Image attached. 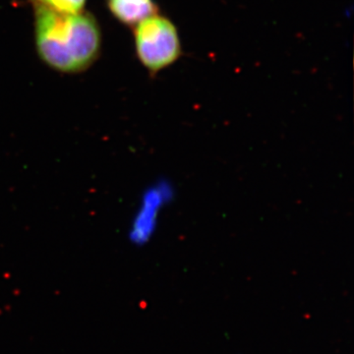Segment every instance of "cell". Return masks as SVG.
<instances>
[{"label": "cell", "mask_w": 354, "mask_h": 354, "mask_svg": "<svg viewBox=\"0 0 354 354\" xmlns=\"http://www.w3.org/2000/svg\"><path fill=\"white\" fill-rule=\"evenodd\" d=\"M34 9L35 44L39 59L64 74L82 73L101 55L102 31L88 11L64 14L41 6Z\"/></svg>", "instance_id": "obj_1"}, {"label": "cell", "mask_w": 354, "mask_h": 354, "mask_svg": "<svg viewBox=\"0 0 354 354\" xmlns=\"http://www.w3.org/2000/svg\"><path fill=\"white\" fill-rule=\"evenodd\" d=\"M133 39L140 64L153 78L183 57V43L177 26L160 12L135 26Z\"/></svg>", "instance_id": "obj_2"}, {"label": "cell", "mask_w": 354, "mask_h": 354, "mask_svg": "<svg viewBox=\"0 0 354 354\" xmlns=\"http://www.w3.org/2000/svg\"><path fill=\"white\" fill-rule=\"evenodd\" d=\"M106 3L113 18L131 28L160 12L155 0H106Z\"/></svg>", "instance_id": "obj_3"}, {"label": "cell", "mask_w": 354, "mask_h": 354, "mask_svg": "<svg viewBox=\"0 0 354 354\" xmlns=\"http://www.w3.org/2000/svg\"><path fill=\"white\" fill-rule=\"evenodd\" d=\"M32 6H41L64 14H77L84 11L87 0H29Z\"/></svg>", "instance_id": "obj_4"}]
</instances>
